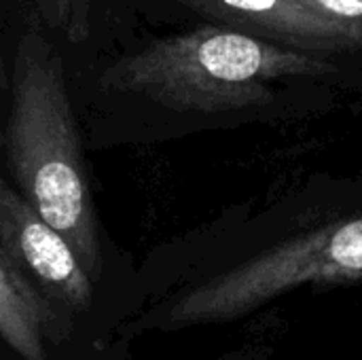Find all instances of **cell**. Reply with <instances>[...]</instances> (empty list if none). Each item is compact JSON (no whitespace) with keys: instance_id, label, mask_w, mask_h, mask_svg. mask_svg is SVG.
<instances>
[{"instance_id":"obj_2","label":"cell","mask_w":362,"mask_h":360,"mask_svg":"<svg viewBox=\"0 0 362 360\" xmlns=\"http://www.w3.org/2000/svg\"><path fill=\"white\" fill-rule=\"evenodd\" d=\"M337 70L327 55L208 23L121 57L104 72L102 87L136 93L178 112H229L274 102L272 81Z\"/></svg>"},{"instance_id":"obj_4","label":"cell","mask_w":362,"mask_h":360,"mask_svg":"<svg viewBox=\"0 0 362 360\" xmlns=\"http://www.w3.org/2000/svg\"><path fill=\"white\" fill-rule=\"evenodd\" d=\"M0 244L15 267L51 301L87 312L93 280L66 238L0 176Z\"/></svg>"},{"instance_id":"obj_8","label":"cell","mask_w":362,"mask_h":360,"mask_svg":"<svg viewBox=\"0 0 362 360\" xmlns=\"http://www.w3.org/2000/svg\"><path fill=\"white\" fill-rule=\"evenodd\" d=\"M93 0H49L53 23L72 40L78 42L89 34V13Z\"/></svg>"},{"instance_id":"obj_6","label":"cell","mask_w":362,"mask_h":360,"mask_svg":"<svg viewBox=\"0 0 362 360\" xmlns=\"http://www.w3.org/2000/svg\"><path fill=\"white\" fill-rule=\"evenodd\" d=\"M59 333L53 303L15 267L0 244V337L23 360H49V346Z\"/></svg>"},{"instance_id":"obj_3","label":"cell","mask_w":362,"mask_h":360,"mask_svg":"<svg viewBox=\"0 0 362 360\" xmlns=\"http://www.w3.org/2000/svg\"><path fill=\"white\" fill-rule=\"evenodd\" d=\"M362 280V212L297 236L193 284L144 325L178 331L233 323L301 286H335Z\"/></svg>"},{"instance_id":"obj_5","label":"cell","mask_w":362,"mask_h":360,"mask_svg":"<svg viewBox=\"0 0 362 360\" xmlns=\"http://www.w3.org/2000/svg\"><path fill=\"white\" fill-rule=\"evenodd\" d=\"M214 25L316 55L352 53L350 45L297 0H180Z\"/></svg>"},{"instance_id":"obj_10","label":"cell","mask_w":362,"mask_h":360,"mask_svg":"<svg viewBox=\"0 0 362 360\" xmlns=\"http://www.w3.org/2000/svg\"><path fill=\"white\" fill-rule=\"evenodd\" d=\"M6 87V68H4V59H2V53H0V95ZM4 144V132L0 127V146Z\"/></svg>"},{"instance_id":"obj_7","label":"cell","mask_w":362,"mask_h":360,"mask_svg":"<svg viewBox=\"0 0 362 360\" xmlns=\"http://www.w3.org/2000/svg\"><path fill=\"white\" fill-rule=\"evenodd\" d=\"M310 15L344 38L352 51H362V0H297Z\"/></svg>"},{"instance_id":"obj_9","label":"cell","mask_w":362,"mask_h":360,"mask_svg":"<svg viewBox=\"0 0 362 360\" xmlns=\"http://www.w3.org/2000/svg\"><path fill=\"white\" fill-rule=\"evenodd\" d=\"M272 356H274V348L272 346L255 344V346H246V348L227 352V354L218 356L216 360H269Z\"/></svg>"},{"instance_id":"obj_1","label":"cell","mask_w":362,"mask_h":360,"mask_svg":"<svg viewBox=\"0 0 362 360\" xmlns=\"http://www.w3.org/2000/svg\"><path fill=\"white\" fill-rule=\"evenodd\" d=\"M4 144L17 191L66 238L89 278L100 280V227L83 144L62 62L38 34L19 45Z\"/></svg>"}]
</instances>
